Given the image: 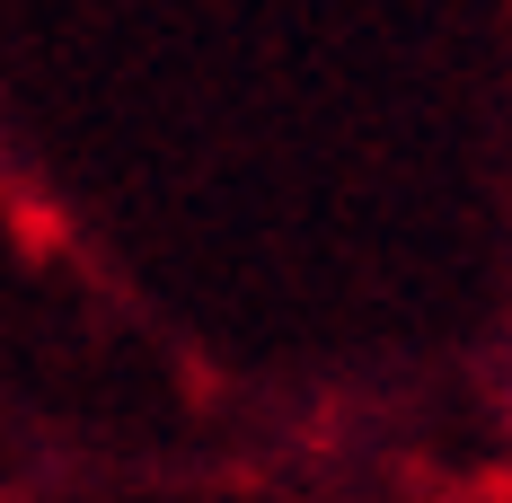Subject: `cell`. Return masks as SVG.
Segmentation results:
<instances>
[]
</instances>
